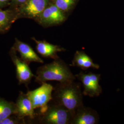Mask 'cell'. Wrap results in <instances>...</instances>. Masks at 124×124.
Instances as JSON below:
<instances>
[{"label": "cell", "instance_id": "8", "mask_svg": "<svg viewBox=\"0 0 124 124\" xmlns=\"http://www.w3.org/2000/svg\"><path fill=\"white\" fill-rule=\"evenodd\" d=\"M15 105L16 107L15 115L23 119L28 118L30 122L35 121L37 116V113L35 111L27 93L20 92Z\"/></svg>", "mask_w": 124, "mask_h": 124}, {"label": "cell", "instance_id": "6", "mask_svg": "<svg viewBox=\"0 0 124 124\" xmlns=\"http://www.w3.org/2000/svg\"><path fill=\"white\" fill-rule=\"evenodd\" d=\"M10 55L16 68V77L19 84H24L28 86L35 75L32 73L29 64L18 57L17 52L13 47L11 49Z\"/></svg>", "mask_w": 124, "mask_h": 124}, {"label": "cell", "instance_id": "7", "mask_svg": "<svg viewBox=\"0 0 124 124\" xmlns=\"http://www.w3.org/2000/svg\"><path fill=\"white\" fill-rule=\"evenodd\" d=\"M65 19L64 14L55 4L47 6L37 19L40 24L45 27L59 24Z\"/></svg>", "mask_w": 124, "mask_h": 124}, {"label": "cell", "instance_id": "14", "mask_svg": "<svg viewBox=\"0 0 124 124\" xmlns=\"http://www.w3.org/2000/svg\"><path fill=\"white\" fill-rule=\"evenodd\" d=\"M18 18V13L13 10L0 9V33L8 31L12 24Z\"/></svg>", "mask_w": 124, "mask_h": 124}, {"label": "cell", "instance_id": "1", "mask_svg": "<svg viewBox=\"0 0 124 124\" xmlns=\"http://www.w3.org/2000/svg\"><path fill=\"white\" fill-rule=\"evenodd\" d=\"M81 84L75 80L59 83L53 88V100L62 105L74 115L76 111L84 105Z\"/></svg>", "mask_w": 124, "mask_h": 124}, {"label": "cell", "instance_id": "18", "mask_svg": "<svg viewBox=\"0 0 124 124\" xmlns=\"http://www.w3.org/2000/svg\"><path fill=\"white\" fill-rule=\"evenodd\" d=\"M12 0H0V9L8 5Z\"/></svg>", "mask_w": 124, "mask_h": 124}, {"label": "cell", "instance_id": "19", "mask_svg": "<svg viewBox=\"0 0 124 124\" xmlns=\"http://www.w3.org/2000/svg\"><path fill=\"white\" fill-rule=\"evenodd\" d=\"M15 4L18 5L23 4L27 0H12Z\"/></svg>", "mask_w": 124, "mask_h": 124}, {"label": "cell", "instance_id": "5", "mask_svg": "<svg viewBox=\"0 0 124 124\" xmlns=\"http://www.w3.org/2000/svg\"><path fill=\"white\" fill-rule=\"evenodd\" d=\"M75 76L83 85V95L90 97H97L102 93V89L99 84L100 75L92 72H80Z\"/></svg>", "mask_w": 124, "mask_h": 124}, {"label": "cell", "instance_id": "16", "mask_svg": "<svg viewBox=\"0 0 124 124\" xmlns=\"http://www.w3.org/2000/svg\"><path fill=\"white\" fill-rule=\"evenodd\" d=\"M26 124V119L20 118L15 114L9 116L0 122V124Z\"/></svg>", "mask_w": 124, "mask_h": 124}, {"label": "cell", "instance_id": "15", "mask_svg": "<svg viewBox=\"0 0 124 124\" xmlns=\"http://www.w3.org/2000/svg\"><path fill=\"white\" fill-rule=\"evenodd\" d=\"M16 114L15 103L0 98V122L9 116Z\"/></svg>", "mask_w": 124, "mask_h": 124}, {"label": "cell", "instance_id": "10", "mask_svg": "<svg viewBox=\"0 0 124 124\" xmlns=\"http://www.w3.org/2000/svg\"><path fill=\"white\" fill-rule=\"evenodd\" d=\"M99 121V116L93 109L83 105L75 112L70 124H96Z\"/></svg>", "mask_w": 124, "mask_h": 124}, {"label": "cell", "instance_id": "12", "mask_svg": "<svg viewBox=\"0 0 124 124\" xmlns=\"http://www.w3.org/2000/svg\"><path fill=\"white\" fill-rule=\"evenodd\" d=\"M36 43V49L38 53L44 58L56 59L59 58L58 53L66 50L59 46L50 43L46 40H40L35 38H32Z\"/></svg>", "mask_w": 124, "mask_h": 124}, {"label": "cell", "instance_id": "13", "mask_svg": "<svg viewBox=\"0 0 124 124\" xmlns=\"http://www.w3.org/2000/svg\"><path fill=\"white\" fill-rule=\"evenodd\" d=\"M70 65L80 68L84 70L90 68L98 69L100 68L99 65L94 62L93 59L82 51H77L75 52Z\"/></svg>", "mask_w": 124, "mask_h": 124}, {"label": "cell", "instance_id": "3", "mask_svg": "<svg viewBox=\"0 0 124 124\" xmlns=\"http://www.w3.org/2000/svg\"><path fill=\"white\" fill-rule=\"evenodd\" d=\"M73 115L65 108L52 100L46 110L37 113L36 120L42 124H70Z\"/></svg>", "mask_w": 124, "mask_h": 124}, {"label": "cell", "instance_id": "17", "mask_svg": "<svg viewBox=\"0 0 124 124\" xmlns=\"http://www.w3.org/2000/svg\"><path fill=\"white\" fill-rule=\"evenodd\" d=\"M76 0H55V5L59 9L63 11H66L75 4Z\"/></svg>", "mask_w": 124, "mask_h": 124}, {"label": "cell", "instance_id": "11", "mask_svg": "<svg viewBox=\"0 0 124 124\" xmlns=\"http://www.w3.org/2000/svg\"><path fill=\"white\" fill-rule=\"evenodd\" d=\"M13 48L19 53L20 58L29 64L31 62L44 63L43 60L37 55L30 45L23 42L17 38L15 39Z\"/></svg>", "mask_w": 124, "mask_h": 124}, {"label": "cell", "instance_id": "2", "mask_svg": "<svg viewBox=\"0 0 124 124\" xmlns=\"http://www.w3.org/2000/svg\"><path fill=\"white\" fill-rule=\"evenodd\" d=\"M35 81L42 84L48 81H57L64 83L75 80V75L70 68L60 58L39 67L35 75Z\"/></svg>", "mask_w": 124, "mask_h": 124}, {"label": "cell", "instance_id": "4", "mask_svg": "<svg viewBox=\"0 0 124 124\" xmlns=\"http://www.w3.org/2000/svg\"><path fill=\"white\" fill-rule=\"evenodd\" d=\"M53 88L52 85L44 82L39 87L27 92L34 108L39 110L37 113H42L46 110L48 103L53 99Z\"/></svg>", "mask_w": 124, "mask_h": 124}, {"label": "cell", "instance_id": "9", "mask_svg": "<svg viewBox=\"0 0 124 124\" xmlns=\"http://www.w3.org/2000/svg\"><path fill=\"white\" fill-rule=\"evenodd\" d=\"M48 0H27L21 5L18 18L20 16L37 19L47 6Z\"/></svg>", "mask_w": 124, "mask_h": 124}]
</instances>
